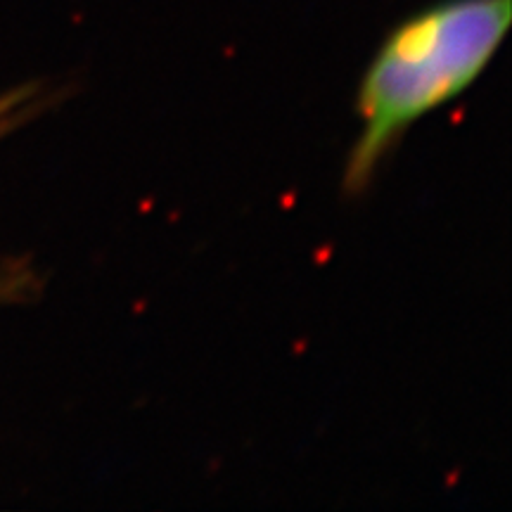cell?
<instances>
[{"mask_svg":"<svg viewBox=\"0 0 512 512\" xmlns=\"http://www.w3.org/2000/svg\"><path fill=\"white\" fill-rule=\"evenodd\" d=\"M512 0H446L394 29L358 88V133L344 190L358 195L415 121L467 91L494 60Z\"/></svg>","mask_w":512,"mask_h":512,"instance_id":"6da1fadb","label":"cell"},{"mask_svg":"<svg viewBox=\"0 0 512 512\" xmlns=\"http://www.w3.org/2000/svg\"><path fill=\"white\" fill-rule=\"evenodd\" d=\"M22 100H24V95H19V98L15 95V98L0 100V121H5L8 117H15L19 107H22Z\"/></svg>","mask_w":512,"mask_h":512,"instance_id":"7a4b0ae2","label":"cell"}]
</instances>
